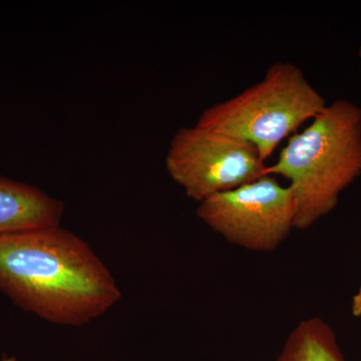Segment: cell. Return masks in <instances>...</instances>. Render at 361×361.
<instances>
[{
	"label": "cell",
	"instance_id": "5",
	"mask_svg": "<svg viewBox=\"0 0 361 361\" xmlns=\"http://www.w3.org/2000/svg\"><path fill=\"white\" fill-rule=\"evenodd\" d=\"M197 216L229 243L271 252L294 229L295 199L289 185L267 175L201 202Z\"/></svg>",
	"mask_w": 361,
	"mask_h": 361
},
{
	"label": "cell",
	"instance_id": "2",
	"mask_svg": "<svg viewBox=\"0 0 361 361\" xmlns=\"http://www.w3.org/2000/svg\"><path fill=\"white\" fill-rule=\"evenodd\" d=\"M267 174L289 180L294 229H308L329 215L361 176L360 106L344 99L327 104L302 132L289 137Z\"/></svg>",
	"mask_w": 361,
	"mask_h": 361
},
{
	"label": "cell",
	"instance_id": "8",
	"mask_svg": "<svg viewBox=\"0 0 361 361\" xmlns=\"http://www.w3.org/2000/svg\"><path fill=\"white\" fill-rule=\"evenodd\" d=\"M351 312L355 317H361V285L353 296V303H351Z\"/></svg>",
	"mask_w": 361,
	"mask_h": 361
},
{
	"label": "cell",
	"instance_id": "10",
	"mask_svg": "<svg viewBox=\"0 0 361 361\" xmlns=\"http://www.w3.org/2000/svg\"><path fill=\"white\" fill-rule=\"evenodd\" d=\"M358 56H360V58L361 59V45L360 47V51H358Z\"/></svg>",
	"mask_w": 361,
	"mask_h": 361
},
{
	"label": "cell",
	"instance_id": "3",
	"mask_svg": "<svg viewBox=\"0 0 361 361\" xmlns=\"http://www.w3.org/2000/svg\"><path fill=\"white\" fill-rule=\"evenodd\" d=\"M326 106L298 66L278 61L260 82L205 109L195 125L250 142L266 161L280 142Z\"/></svg>",
	"mask_w": 361,
	"mask_h": 361
},
{
	"label": "cell",
	"instance_id": "6",
	"mask_svg": "<svg viewBox=\"0 0 361 361\" xmlns=\"http://www.w3.org/2000/svg\"><path fill=\"white\" fill-rule=\"evenodd\" d=\"M63 202L39 188L0 176V235L61 225Z\"/></svg>",
	"mask_w": 361,
	"mask_h": 361
},
{
	"label": "cell",
	"instance_id": "1",
	"mask_svg": "<svg viewBox=\"0 0 361 361\" xmlns=\"http://www.w3.org/2000/svg\"><path fill=\"white\" fill-rule=\"evenodd\" d=\"M0 292L45 322L82 326L122 298L87 241L61 225L0 235Z\"/></svg>",
	"mask_w": 361,
	"mask_h": 361
},
{
	"label": "cell",
	"instance_id": "9",
	"mask_svg": "<svg viewBox=\"0 0 361 361\" xmlns=\"http://www.w3.org/2000/svg\"><path fill=\"white\" fill-rule=\"evenodd\" d=\"M0 361H20L18 358L14 357V356H4L2 357V360Z\"/></svg>",
	"mask_w": 361,
	"mask_h": 361
},
{
	"label": "cell",
	"instance_id": "4",
	"mask_svg": "<svg viewBox=\"0 0 361 361\" xmlns=\"http://www.w3.org/2000/svg\"><path fill=\"white\" fill-rule=\"evenodd\" d=\"M165 166L172 180L198 203L268 175V165L250 142L197 125L175 133Z\"/></svg>",
	"mask_w": 361,
	"mask_h": 361
},
{
	"label": "cell",
	"instance_id": "7",
	"mask_svg": "<svg viewBox=\"0 0 361 361\" xmlns=\"http://www.w3.org/2000/svg\"><path fill=\"white\" fill-rule=\"evenodd\" d=\"M275 361H346L331 326L319 317L299 322Z\"/></svg>",
	"mask_w": 361,
	"mask_h": 361
}]
</instances>
